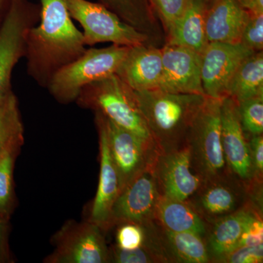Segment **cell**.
<instances>
[{
  "instance_id": "cell-22",
  "label": "cell",
  "mask_w": 263,
  "mask_h": 263,
  "mask_svg": "<svg viewBox=\"0 0 263 263\" xmlns=\"http://www.w3.org/2000/svg\"><path fill=\"white\" fill-rule=\"evenodd\" d=\"M155 222L162 229L190 232L205 238L208 224L189 200L161 196L156 211Z\"/></svg>"
},
{
  "instance_id": "cell-1",
  "label": "cell",
  "mask_w": 263,
  "mask_h": 263,
  "mask_svg": "<svg viewBox=\"0 0 263 263\" xmlns=\"http://www.w3.org/2000/svg\"><path fill=\"white\" fill-rule=\"evenodd\" d=\"M39 22L26 38L27 73L41 87L86 51L83 33L72 22L62 0H41Z\"/></svg>"
},
{
  "instance_id": "cell-16",
  "label": "cell",
  "mask_w": 263,
  "mask_h": 263,
  "mask_svg": "<svg viewBox=\"0 0 263 263\" xmlns=\"http://www.w3.org/2000/svg\"><path fill=\"white\" fill-rule=\"evenodd\" d=\"M95 124L99 135L100 169L98 190L88 220L97 224L105 232L110 229L112 208L122 187L119 175L109 151L105 128L97 116H95Z\"/></svg>"
},
{
  "instance_id": "cell-25",
  "label": "cell",
  "mask_w": 263,
  "mask_h": 263,
  "mask_svg": "<svg viewBox=\"0 0 263 263\" xmlns=\"http://www.w3.org/2000/svg\"><path fill=\"white\" fill-rule=\"evenodd\" d=\"M24 129L18 100L13 90L0 102V155L8 147L24 144Z\"/></svg>"
},
{
  "instance_id": "cell-8",
  "label": "cell",
  "mask_w": 263,
  "mask_h": 263,
  "mask_svg": "<svg viewBox=\"0 0 263 263\" xmlns=\"http://www.w3.org/2000/svg\"><path fill=\"white\" fill-rule=\"evenodd\" d=\"M95 113L105 128L109 151L122 189L138 175L154 167L160 152L154 143L117 125L100 112Z\"/></svg>"
},
{
  "instance_id": "cell-28",
  "label": "cell",
  "mask_w": 263,
  "mask_h": 263,
  "mask_svg": "<svg viewBox=\"0 0 263 263\" xmlns=\"http://www.w3.org/2000/svg\"><path fill=\"white\" fill-rule=\"evenodd\" d=\"M116 247L124 250H133L143 247L148 239V226L126 222L118 224Z\"/></svg>"
},
{
  "instance_id": "cell-15",
  "label": "cell",
  "mask_w": 263,
  "mask_h": 263,
  "mask_svg": "<svg viewBox=\"0 0 263 263\" xmlns=\"http://www.w3.org/2000/svg\"><path fill=\"white\" fill-rule=\"evenodd\" d=\"M154 173L161 196L189 200L201 186L202 180L192 167L188 146L169 153L160 154Z\"/></svg>"
},
{
  "instance_id": "cell-35",
  "label": "cell",
  "mask_w": 263,
  "mask_h": 263,
  "mask_svg": "<svg viewBox=\"0 0 263 263\" xmlns=\"http://www.w3.org/2000/svg\"><path fill=\"white\" fill-rule=\"evenodd\" d=\"M238 2L249 13L263 12V0H238Z\"/></svg>"
},
{
  "instance_id": "cell-31",
  "label": "cell",
  "mask_w": 263,
  "mask_h": 263,
  "mask_svg": "<svg viewBox=\"0 0 263 263\" xmlns=\"http://www.w3.org/2000/svg\"><path fill=\"white\" fill-rule=\"evenodd\" d=\"M263 260V245L237 247L220 257L216 262L260 263Z\"/></svg>"
},
{
  "instance_id": "cell-36",
  "label": "cell",
  "mask_w": 263,
  "mask_h": 263,
  "mask_svg": "<svg viewBox=\"0 0 263 263\" xmlns=\"http://www.w3.org/2000/svg\"><path fill=\"white\" fill-rule=\"evenodd\" d=\"M10 0H0V10L5 6V5L9 4Z\"/></svg>"
},
{
  "instance_id": "cell-17",
  "label": "cell",
  "mask_w": 263,
  "mask_h": 263,
  "mask_svg": "<svg viewBox=\"0 0 263 263\" xmlns=\"http://www.w3.org/2000/svg\"><path fill=\"white\" fill-rule=\"evenodd\" d=\"M162 49L153 45L129 47L116 75L135 91L158 89L162 77Z\"/></svg>"
},
{
  "instance_id": "cell-14",
  "label": "cell",
  "mask_w": 263,
  "mask_h": 263,
  "mask_svg": "<svg viewBox=\"0 0 263 263\" xmlns=\"http://www.w3.org/2000/svg\"><path fill=\"white\" fill-rule=\"evenodd\" d=\"M161 49L162 72L158 89L171 93L205 95L201 80V54L169 43Z\"/></svg>"
},
{
  "instance_id": "cell-34",
  "label": "cell",
  "mask_w": 263,
  "mask_h": 263,
  "mask_svg": "<svg viewBox=\"0 0 263 263\" xmlns=\"http://www.w3.org/2000/svg\"><path fill=\"white\" fill-rule=\"evenodd\" d=\"M6 223L0 216V262L7 260L8 257V243L6 239Z\"/></svg>"
},
{
  "instance_id": "cell-6",
  "label": "cell",
  "mask_w": 263,
  "mask_h": 263,
  "mask_svg": "<svg viewBox=\"0 0 263 263\" xmlns=\"http://www.w3.org/2000/svg\"><path fill=\"white\" fill-rule=\"evenodd\" d=\"M71 18L82 27L86 46L100 43H112L118 46L152 45L149 38L138 32L106 7L88 0H62Z\"/></svg>"
},
{
  "instance_id": "cell-29",
  "label": "cell",
  "mask_w": 263,
  "mask_h": 263,
  "mask_svg": "<svg viewBox=\"0 0 263 263\" xmlns=\"http://www.w3.org/2000/svg\"><path fill=\"white\" fill-rule=\"evenodd\" d=\"M166 37L172 30L175 22L182 14L187 0H152Z\"/></svg>"
},
{
  "instance_id": "cell-5",
  "label": "cell",
  "mask_w": 263,
  "mask_h": 263,
  "mask_svg": "<svg viewBox=\"0 0 263 263\" xmlns=\"http://www.w3.org/2000/svg\"><path fill=\"white\" fill-rule=\"evenodd\" d=\"M221 99L205 98L189 136L192 167L202 183L230 174L221 140Z\"/></svg>"
},
{
  "instance_id": "cell-13",
  "label": "cell",
  "mask_w": 263,
  "mask_h": 263,
  "mask_svg": "<svg viewBox=\"0 0 263 263\" xmlns=\"http://www.w3.org/2000/svg\"><path fill=\"white\" fill-rule=\"evenodd\" d=\"M221 140L230 174L249 187L254 182L248 140L240 122L239 107L231 97L221 99Z\"/></svg>"
},
{
  "instance_id": "cell-18",
  "label": "cell",
  "mask_w": 263,
  "mask_h": 263,
  "mask_svg": "<svg viewBox=\"0 0 263 263\" xmlns=\"http://www.w3.org/2000/svg\"><path fill=\"white\" fill-rule=\"evenodd\" d=\"M249 16L238 0H217L205 15L208 42L240 43Z\"/></svg>"
},
{
  "instance_id": "cell-2",
  "label": "cell",
  "mask_w": 263,
  "mask_h": 263,
  "mask_svg": "<svg viewBox=\"0 0 263 263\" xmlns=\"http://www.w3.org/2000/svg\"><path fill=\"white\" fill-rule=\"evenodd\" d=\"M134 92L160 154L187 146L194 120L206 97L171 93L160 89Z\"/></svg>"
},
{
  "instance_id": "cell-20",
  "label": "cell",
  "mask_w": 263,
  "mask_h": 263,
  "mask_svg": "<svg viewBox=\"0 0 263 263\" xmlns=\"http://www.w3.org/2000/svg\"><path fill=\"white\" fill-rule=\"evenodd\" d=\"M260 210L252 202L233 214L210 223L205 240L211 262H216L237 247L247 223Z\"/></svg>"
},
{
  "instance_id": "cell-23",
  "label": "cell",
  "mask_w": 263,
  "mask_h": 263,
  "mask_svg": "<svg viewBox=\"0 0 263 263\" xmlns=\"http://www.w3.org/2000/svg\"><path fill=\"white\" fill-rule=\"evenodd\" d=\"M159 227V226H158ZM161 243L171 262H211L205 238L190 232H172L159 227Z\"/></svg>"
},
{
  "instance_id": "cell-11",
  "label": "cell",
  "mask_w": 263,
  "mask_h": 263,
  "mask_svg": "<svg viewBox=\"0 0 263 263\" xmlns=\"http://www.w3.org/2000/svg\"><path fill=\"white\" fill-rule=\"evenodd\" d=\"M254 51L241 43H209L201 53V80L208 98L228 97V89L235 71Z\"/></svg>"
},
{
  "instance_id": "cell-24",
  "label": "cell",
  "mask_w": 263,
  "mask_h": 263,
  "mask_svg": "<svg viewBox=\"0 0 263 263\" xmlns=\"http://www.w3.org/2000/svg\"><path fill=\"white\" fill-rule=\"evenodd\" d=\"M263 95V53L254 52L235 71L228 89V96L238 103Z\"/></svg>"
},
{
  "instance_id": "cell-3",
  "label": "cell",
  "mask_w": 263,
  "mask_h": 263,
  "mask_svg": "<svg viewBox=\"0 0 263 263\" xmlns=\"http://www.w3.org/2000/svg\"><path fill=\"white\" fill-rule=\"evenodd\" d=\"M76 102L81 108L100 112L117 125L155 144L134 91L116 74L85 86Z\"/></svg>"
},
{
  "instance_id": "cell-9",
  "label": "cell",
  "mask_w": 263,
  "mask_h": 263,
  "mask_svg": "<svg viewBox=\"0 0 263 263\" xmlns=\"http://www.w3.org/2000/svg\"><path fill=\"white\" fill-rule=\"evenodd\" d=\"M53 243L55 249L45 259V262H110V248L104 231L89 220L69 221L57 232Z\"/></svg>"
},
{
  "instance_id": "cell-37",
  "label": "cell",
  "mask_w": 263,
  "mask_h": 263,
  "mask_svg": "<svg viewBox=\"0 0 263 263\" xmlns=\"http://www.w3.org/2000/svg\"><path fill=\"white\" fill-rule=\"evenodd\" d=\"M205 3H208V2H209V3H212L213 4H214V3H215L216 1H217V0H205Z\"/></svg>"
},
{
  "instance_id": "cell-32",
  "label": "cell",
  "mask_w": 263,
  "mask_h": 263,
  "mask_svg": "<svg viewBox=\"0 0 263 263\" xmlns=\"http://www.w3.org/2000/svg\"><path fill=\"white\" fill-rule=\"evenodd\" d=\"M260 245H263V221L262 214L257 212L247 223L235 248Z\"/></svg>"
},
{
  "instance_id": "cell-33",
  "label": "cell",
  "mask_w": 263,
  "mask_h": 263,
  "mask_svg": "<svg viewBox=\"0 0 263 263\" xmlns=\"http://www.w3.org/2000/svg\"><path fill=\"white\" fill-rule=\"evenodd\" d=\"M249 153L253 169L254 182L262 183L263 175V137L262 135L249 137Z\"/></svg>"
},
{
  "instance_id": "cell-30",
  "label": "cell",
  "mask_w": 263,
  "mask_h": 263,
  "mask_svg": "<svg viewBox=\"0 0 263 263\" xmlns=\"http://www.w3.org/2000/svg\"><path fill=\"white\" fill-rule=\"evenodd\" d=\"M240 43L254 52L263 49V12L249 13Z\"/></svg>"
},
{
  "instance_id": "cell-7",
  "label": "cell",
  "mask_w": 263,
  "mask_h": 263,
  "mask_svg": "<svg viewBox=\"0 0 263 263\" xmlns=\"http://www.w3.org/2000/svg\"><path fill=\"white\" fill-rule=\"evenodd\" d=\"M41 8L30 0H10L0 26V102L12 91L13 69L24 57L27 33L39 22Z\"/></svg>"
},
{
  "instance_id": "cell-4",
  "label": "cell",
  "mask_w": 263,
  "mask_h": 263,
  "mask_svg": "<svg viewBox=\"0 0 263 263\" xmlns=\"http://www.w3.org/2000/svg\"><path fill=\"white\" fill-rule=\"evenodd\" d=\"M129 48L113 44L86 49L79 58L59 70L46 89L60 103L76 102L85 86L116 74Z\"/></svg>"
},
{
  "instance_id": "cell-10",
  "label": "cell",
  "mask_w": 263,
  "mask_h": 263,
  "mask_svg": "<svg viewBox=\"0 0 263 263\" xmlns=\"http://www.w3.org/2000/svg\"><path fill=\"white\" fill-rule=\"evenodd\" d=\"M160 197L154 167L146 170L121 190L112 208L110 228L126 222L143 226L154 224Z\"/></svg>"
},
{
  "instance_id": "cell-21",
  "label": "cell",
  "mask_w": 263,
  "mask_h": 263,
  "mask_svg": "<svg viewBox=\"0 0 263 263\" xmlns=\"http://www.w3.org/2000/svg\"><path fill=\"white\" fill-rule=\"evenodd\" d=\"M207 10L205 0H187L182 14L166 37L165 43L184 46L201 54L209 43L205 34Z\"/></svg>"
},
{
  "instance_id": "cell-26",
  "label": "cell",
  "mask_w": 263,
  "mask_h": 263,
  "mask_svg": "<svg viewBox=\"0 0 263 263\" xmlns=\"http://www.w3.org/2000/svg\"><path fill=\"white\" fill-rule=\"evenodd\" d=\"M23 144L8 147L0 155V216L8 221L13 202V171L16 156Z\"/></svg>"
},
{
  "instance_id": "cell-12",
  "label": "cell",
  "mask_w": 263,
  "mask_h": 263,
  "mask_svg": "<svg viewBox=\"0 0 263 263\" xmlns=\"http://www.w3.org/2000/svg\"><path fill=\"white\" fill-rule=\"evenodd\" d=\"M189 201L209 223L252 202L248 187L231 174L202 183Z\"/></svg>"
},
{
  "instance_id": "cell-19",
  "label": "cell",
  "mask_w": 263,
  "mask_h": 263,
  "mask_svg": "<svg viewBox=\"0 0 263 263\" xmlns=\"http://www.w3.org/2000/svg\"><path fill=\"white\" fill-rule=\"evenodd\" d=\"M125 23L146 34L151 43L162 47L166 35L152 0H98Z\"/></svg>"
},
{
  "instance_id": "cell-27",
  "label": "cell",
  "mask_w": 263,
  "mask_h": 263,
  "mask_svg": "<svg viewBox=\"0 0 263 263\" xmlns=\"http://www.w3.org/2000/svg\"><path fill=\"white\" fill-rule=\"evenodd\" d=\"M238 103L240 122L247 137L263 133V95L247 99Z\"/></svg>"
}]
</instances>
